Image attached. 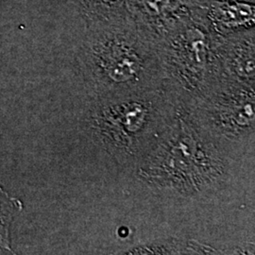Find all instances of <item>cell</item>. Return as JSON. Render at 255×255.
Returning <instances> with one entry per match:
<instances>
[{
    "instance_id": "obj_1",
    "label": "cell",
    "mask_w": 255,
    "mask_h": 255,
    "mask_svg": "<svg viewBox=\"0 0 255 255\" xmlns=\"http://www.w3.org/2000/svg\"><path fill=\"white\" fill-rule=\"evenodd\" d=\"M80 62L100 88L133 87L161 72L159 44L130 16L85 25Z\"/></svg>"
},
{
    "instance_id": "obj_2",
    "label": "cell",
    "mask_w": 255,
    "mask_h": 255,
    "mask_svg": "<svg viewBox=\"0 0 255 255\" xmlns=\"http://www.w3.org/2000/svg\"><path fill=\"white\" fill-rule=\"evenodd\" d=\"M203 0H128V12L139 27L159 42L196 16Z\"/></svg>"
},
{
    "instance_id": "obj_3",
    "label": "cell",
    "mask_w": 255,
    "mask_h": 255,
    "mask_svg": "<svg viewBox=\"0 0 255 255\" xmlns=\"http://www.w3.org/2000/svg\"><path fill=\"white\" fill-rule=\"evenodd\" d=\"M214 36L233 35L255 27V3L242 0H203L198 12Z\"/></svg>"
},
{
    "instance_id": "obj_4",
    "label": "cell",
    "mask_w": 255,
    "mask_h": 255,
    "mask_svg": "<svg viewBox=\"0 0 255 255\" xmlns=\"http://www.w3.org/2000/svg\"><path fill=\"white\" fill-rule=\"evenodd\" d=\"M85 25L130 16L128 0H71Z\"/></svg>"
},
{
    "instance_id": "obj_5",
    "label": "cell",
    "mask_w": 255,
    "mask_h": 255,
    "mask_svg": "<svg viewBox=\"0 0 255 255\" xmlns=\"http://www.w3.org/2000/svg\"><path fill=\"white\" fill-rule=\"evenodd\" d=\"M24 209V204L18 198L9 195L0 185V251L13 254L11 249L10 230L15 217Z\"/></svg>"
},
{
    "instance_id": "obj_6",
    "label": "cell",
    "mask_w": 255,
    "mask_h": 255,
    "mask_svg": "<svg viewBox=\"0 0 255 255\" xmlns=\"http://www.w3.org/2000/svg\"><path fill=\"white\" fill-rule=\"evenodd\" d=\"M242 1H247V2H254V3H255V0H242Z\"/></svg>"
}]
</instances>
